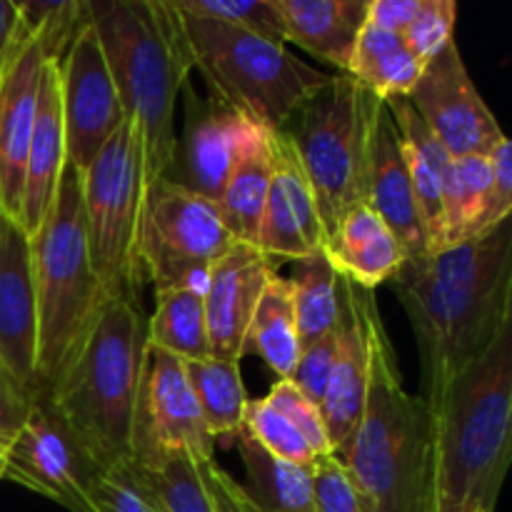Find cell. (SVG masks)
Here are the masks:
<instances>
[{"label": "cell", "mask_w": 512, "mask_h": 512, "mask_svg": "<svg viewBox=\"0 0 512 512\" xmlns=\"http://www.w3.org/2000/svg\"><path fill=\"white\" fill-rule=\"evenodd\" d=\"M35 313H38V390L50 393L83 348L108 295L95 278L85 235L80 173L65 163L53 208L30 235Z\"/></svg>", "instance_id": "8992f818"}, {"label": "cell", "mask_w": 512, "mask_h": 512, "mask_svg": "<svg viewBox=\"0 0 512 512\" xmlns=\"http://www.w3.org/2000/svg\"><path fill=\"white\" fill-rule=\"evenodd\" d=\"M265 400H268L283 418H288L290 423L298 428V433L303 435L305 443L313 448V453L318 455V458L335 453L333 445H330L320 408L310 403V400L300 393L298 385H295L293 380H278V383L270 388V393L265 395Z\"/></svg>", "instance_id": "f35d334b"}, {"label": "cell", "mask_w": 512, "mask_h": 512, "mask_svg": "<svg viewBox=\"0 0 512 512\" xmlns=\"http://www.w3.org/2000/svg\"><path fill=\"white\" fill-rule=\"evenodd\" d=\"M343 285V278H340ZM368 340H365L363 320L358 308L350 300L343 285V315L338 325V353H335L333 373H330L328 390L320 403L325 430L335 455L343 453L345 445L355 435L363 415L365 393H368Z\"/></svg>", "instance_id": "44dd1931"}, {"label": "cell", "mask_w": 512, "mask_h": 512, "mask_svg": "<svg viewBox=\"0 0 512 512\" xmlns=\"http://www.w3.org/2000/svg\"><path fill=\"white\" fill-rule=\"evenodd\" d=\"M313 490L318 512H363L358 490L335 453L313 463Z\"/></svg>", "instance_id": "ab89813d"}, {"label": "cell", "mask_w": 512, "mask_h": 512, "mask_svg": "<svg viewBox=\"0 0 512 512\" xmlns=\"http://www.w3.org/2000/svg\"><path fill=\"white\" fill-rule=\"evenodd\" d=\"M128 463L118 465L108 473H98V478L93 480L90 503L95 512H158L135 485Z\"/></svg>", "instance_id": "b9f144b4"}, {"label": "cell", "mask_w": 512, "mask_h": 512, "mask_svg": "<svg viewBox=\"0 0 512 512\" xmlns=\"http://www.w3.org/2000/svg\"><path fill=\"white\" fill-rule=\"evenodd\" d=\"M408 100L453 158L488 155L505 135L475 88L455 40L425 65Z\"/></svg>", "instance_id": "5bb4252c"}, {"label": "cell", "mask_w": 512, "mask_h": 512, "mask_svg": "<svg viewBox=\"0 0 512 512\" xmlns=\"http://www.w3.org/2000/svg\"><path fill=\"white\" fill-rule=\"evenodd\" d=\"M512 453V325L435 413V512H495Z\"/></svg>", "instance_id": "5b68a950"}, {"label": "cell", "mask_w": 512, "mask_h": 512, "mask_svg": "<svg viewBox=\"0 0 512 512\" xmlns=\"http://www.w3.org/2000/svg\"><path fill=\"white\" fill-rule=\"evenodd\" d=\"M248 353H258L278 380H293L300 358V335L295 320L293 285L278 268L263 285L253 323L248 330Z\"/></svg>", "instance_id": "4316f807"}, {"label": "cell", "mask_w": 512, "mask_h": 512, "mask_svg": "<svg viewBox=\"0 0 512 512\" xmlns=\"http://www.w3.org/2000/svg\"><path fill=\"white\" fill-rule=\"evenodd\" d=\"M288 280L293 285L300 348L335 333L340 325V315H343V285H340V275L330 265L328 255L318 253L295 263L293 275Z\"/></svg>", "instance_id": "4dcf8cb0"}, {"label": "cell", "mask_w": 512, "mask_h": 512, "mask_svg": "<svg viewBox=\"0 0 512 512\" xmlns=\"http://www.w3.org/2000/svg\"><path fill=\"white\" fill-rule=\"evenodd\" d=\"M205 288L175 285L155 290V310L148 318L145 345L183 363L210 358L208 328H205Z\"/></svg>", "instance_id": "83f0119b"}, {"label": "cell", "mask_w": 512, "mask_h": 512, "mask_svg": "<svg viewBox=\"0 0 512 512\" xmlns=\"http://www.w3.org/2000/svg\"><path fill=\"white\" fill-rule=\"evenodd\" d=\"M473 512H485V510H473Z\"/></svg>", "instance_id": "f907efd6"}, {"label": "cell", "mask_w": 512, "mask_h": 512, "mask_svg": "<svg viewBox=\"0 0 512 512\" xmlns=\"http://www.w3.org/2000/svg\"><path fill=\"white\" fill-rule=\"evenodd\" d=\"M183 130L175 138L173 163L165 178L218 203L253 123L215 98H200L185 83Z\"/></svg>", "instance_id": "9a60e30c"}, {"label": "cell", "mask_w": 512, "mask_h": 512, "mask_svg": "<svg viewBox=\"0 0 512 512\" xmlns=\"http://www.w3.org/2000/svg\"><path fill=\"white\" fill-rule=\"evenodd\" d=\"M365 203L383 218L400 240L405 250V263H413L428 255V235H425L423 215H420L418 198H415L413 183H410L408 168H405L403 150H400V135L385 108L375 138L373 168H370L368 200Z\"/></svg>", "instance_id": "ffe728a7"}, {"label": "cell", "mask_w": 512, "mask_h": 512, "mask_svg": "<svg viewBox=\"0 0 512 512\" xmlns=\"http://www.w3.org/2000/svg\"><path fill=\"white\" fill-rule=\"evenodd\" d=\"M238 245L218 203L160 178L143 193L138 258L155 290L205 288L210 268Z\"/></svg>", "instance_id": "30bf717a"}, {"label": "cell", "mask_w": 512, "mask_h": 512, "mask_svg": "<svg viewBox=\"0 0 512 512\" xmlns=\"http://www.w3.org/2000/svg\"><path fill=\"white\" fill-rule=\"evenodd\" d=\"M253 248H258V253L263 255L270 265L300 263V260H308L313 258V255H318L308 245L298 220H295L293 210L285 203L283 190L275 183V175L273 183H270L268 200H265L263 218H260L258 238H255Z\"/></svg>", "instance_id": "8d00e7d4"}, {"label": "cell", "mask_w": 512, "mask_h": 512, "mask_svg": "<svg viewBox=\"0 0 512 512\" xmlns=\"http://www.w3.org/2000/svg\"><path fill=\"white\" fill-rule=\"evenodd\" d=\"M423 68L425 65L408 50L403 35L375 28L365 20L345 75L358 80L385 103L390 98H408Z\"/></svg>", "instance_id": "f1b7e54d"}, {"label": "cell", "mask_w": 512, "mask_h": 512, "mask_svg": "<svg viewBox=\"0 0 512 512\" xmlns=\"http://www.w3.org/2000/svg\"><path fill=\"white\" fill-rule=\"evenodd\" d=\"M38 313H35L30 238L8 220L0 230V365L40 398Z\"/></svg>", "instance_id": "ac0fdd59"}, {"label": "cell", "mask_w": 512, "mask_h": 512, "mask_svg": "<svg viewBox=\"0 0 512 512\" xmlns=\"http://www.w3.org/2000/svg\"><path fill=\"white\" fill-rule=\"evenodd\" d=\"M183 365L208 433L213 440L223 435L235 438L243 430L245 405L250 400L240 375V363L208 358Z\"/></svg>", "instance_id": "1f68e13d"}, {"label": "cell", "mask_w": 512, "mask_h": 512, "mask_svg": "<svg viewBox=\"0 0 512 512\" xmlns=\"http://www.w3.org/2000/svg\"><path fill=\"white\" fill-rule=\"evenodd\" d=\"M393 285L418 340V398L435 418L450 385L512 325V220L405 263Z\"/></svg>", "instance_id": "6da1fadb"}, {"label": "cell", "mask_w": 512, "mask_h": 512, "mask_svg": "<svg viewBox=\"0 0 512 512\" xmlns=\"http://www.w3.org/2000/svg\"><path fill=\"white\" fill-rule=\"evenodd\" d=\"M198 473L210 498V505H213V512H260L255 500L245 490V485L233 480V475L220 468L215 458L198 463Z\"/></svg>", "instance_id": "7bdbcfd3"}, {"label": "cell", "mask_w": 512, "mask_h": 512, "mask_svg": "<svg viewBox=\"0 0 512 512\" xmlns=\"http://www.w3.org/2000/svg\"><path fill=\"white\" fill-rule=\"evenodd\" d=\"M98 470L88 463L68 430L60 425L43 398L3 453V475L70 512H95L90 488Z\"/></svg>", "instance_id": "4fadbf2b"}, {"label": "cell", "mask_w": 512, "mask_h": 512, "mask_svg": "<svg viewBox=\"0 0 512 512\" xmlns=\"http://www.w3.org/2000/svg\"><path fill=\"white\" fill-rule=\"evenodd\" d=\"M325 255L340 278H348L365 290L393 283L408 260L393 230L368 203L355 205L340 218Z\"/></svg>", "instance_id": "7402d4cb"}, {"label": "cell", "mask_w": 512, "mask_h": 512, "mask_svg": "<svg viewBox=\"0 0 512 512\" xmlns=\"http://www.w3.org/2000/svg\"><path fill=\"white\" fill-rule=\"evenodd\" d=\"M58 65V60H45L33 135H30L28 155H25L23 205H20L18 225L28 238L43 225L45 215L53 208L55 193H58L60 178L68 163Z\"/></svg>", "instance_id": "d6986e66"}, {"label": "cell", "mask_w": 512, "mask_h": 512, "mask_svg": "<svg viewBox=\"0 0 512 512\" xmlns=\"http://www.w3.org/2000/svg\"><path fill=\"white\" fill-rule=\"evenodd\" d=\"M243 430L258 443L260 450H265L270 458L280 460V463L313 468V463L318 460V455L305 443L298 428L288 418H283L265 398L248 400L243 415Z\"/></svg>", "instance_id": "d590c367"}, {"label": "cell", "mask_w": 512, "mask_h": 512, "mask_svg": "<svg viewBox=\"0 0 512 512\" xmlns=\"http://www.w3.org/2000/svg\"><path fill=\"white\" fill-rule=\"evenodd\" d=\"M270 183H273V130L255 125L218 200L220 213L238 243L255 245Z\"/></svg>", "instance_id": "d4e9b609"}, {"label": "cell", "mask_w": 512, "mask_h": 512, "mask_svg": "<svg viewBox=\"0 0 512 512\" xmlns=\"http://www.w3.org/2000/svg\"><path fill=\"white\" fill-rule=\"evenodd\" d=\"M145 340L148 318L140 293L113 295L100 308L70 368L43 398L98 473L130 460Z\"/></svg>", "instance_id": "277c9868"}, {"label": "cell", "mask_w": 512, "mask_h": 512, "mask_svg": "<svg viewBox=\"0 0 512 512\" xmlns=\"http://www.w3.org/2000/svg\"><path fill=\"white\" fill-rule=\"evenodd\" d=\"M180 25L190 65L205 80L210 98L263 128H283L333 80V73L313 68L285 45L260 35L190 15H180Z\"/></svg>", "instance_id": "ba28073f"}, {"label": "cell", "mask_w": 512, "mask_h": 512, "mask_svg": "<svg viewBox=\"0 0 512 512\" xmlns=\"http://www.w3.org/2000/svg\"><path fill=\"white\" fill-rule=\"evenodd\" d=\"M273 268L258 248L245 243H238L213 263L203 293L210 358L240 363L248 355L255 305Z\"/></svg>", "instance_id": "e0dca14e"}, {"label": "cell", "mask_w": 512, "mask_h": 512, "mask_svg": "<svg viewBox=\"0 0 512 512\" xmlns=\"http://www.w3.org/2000/svg\"><path fill=\"white\" fill-rule=\"evenodd\" d=\"M273 175L275 183L283 190L285 203L293 210L308 245L315 253L325 255V250H328V235H325L323 223H320L313 188H310L308 175H305L293 145H290V140L280 130H273Z\"/></svg>", "instance_id": "836d02e7"}, {"label": "cell", "mask_w": 512, "mask_h": 512, "mask_svg": "<svg viewBox=\"0 0 512 512\" xmlns=\"http://www.w3.org/2000/svg\"><path fill=\"white\" fill-rule=\"evenodd\" d=\"M60 70V105L65 125V155L83 173L110 135L125 123V110L110 75L98 33L85 20L70 40Z\"/></svg>", "instance_id": "7c38bea8"}, {"label": "cell", "mask_w": 512, "mask_h": 512, "mask_svg": "<svg viewBox=\"0 0 512 512\" xmlns=\"http://www.w3.org/2000/svg\"><path fill=\"white\" fill-rule=\"evenodd\" d=\"M385 108L398 128L405 168H408L420 215H423L425 235H428V255L440 253L443 250V193L455 158L430 133L408 98L385 100Z\"/></svg>", "instance_id": "cb8c5ba5"}, {"label": "cell", "mask_w": 512, "mask_h": 512, "mask_svg": "<svg viewBox=\"0 0 512 512\" xmlns=\"http://www.w3.org/2000/svg\"><path fill=\"white\" fill-rule=\"evenodd\" d=\"M170 5L180 15L213 20L285 45V30L273 0H170Z\"/></svg>", "instance_id": "e575fe53"}, {"label": "cell", "mask_w": 512, "mask_h": 512, "mask_svg": "<svg viewBox=\"0 0 512 512\" xmlns=\"http://www.w3.org/2000/svg\"><path fill=\"white\" fill-rule=\"evenodd\" d=\"M0 475H3V460H0Z\"/></svg>", "instance_id": "681fc988"}, {"label": "cell", "mask_w": 512, "mask_h": 512, "mask_svg": "<svg viewBox=\"0 0 512 512\" xmlns=\"http://www.w3.org/2000/svg\"><path fill=\"white\" fill-rule=\"evenodd\" d=\"M418 8L420 0H370L368 23L375 25V28L403 35V30L415 18Z\"/></svg>", "instance_id": "bcb514c9"}, {"label": "cell", "mask_w": 512, "mask_h": 512, "mask_svg": "<svg viewBox=\"0 0 512 512\" xmlns=\"http://www.w3.org/2000/svg\"><path fill=\"white\" fill-rule=\"evenodd\" d=\"M213 445L215 440L205 428L183 360L163 350L145 348L143 378L130 428V460L140 468H158L178 455L205 463L215 458Z\"/></svg>", "instance_id": "8fae6325"}, {"label": "cell", "mask_w": 512, "mask_h": 512, "mask_svg": "<svg viewBox=\"0 0 512 512\" xmlns=\"http://www.w3.org/2000/svg\"><path fill=\"white\" fill-rule=\"evenodd\" d=\"M383 113L378 95L338 73L280 128L308 175L328 240L340 218L368 200Z\"/></svg>", "instance_id": "52a82bcc"}, {"label": "cell", "mask_w": 512, "mask_h": 512, "mask_svg": "<svg viewBox=\"0 0 512 512\" xmlns=\"http://www.w3.org/2000/svg\"><path fill=\"white\" fill-rule=\"evenodd\" d=\"M35 403H38V398L0 365V460H3L5 448L13 443L18 430L28 420Z\"/></svg>", "instance_id": "ee69618b"}, {"label": "cell", "mask_w": 512, "mask_h": 512, "mask_svg": "<svg viewBox=\"0 0 512 512\" xmlns=\"http://www.w3.org/2000/svg\"><path fill=\"white\" fill-rule=\"evenodd\" d=\"M495 228L488 155L455 158L443 193V250L483 238Z\"/></svg>", "instance_id": "484cf974"}, {"label": "cell", "mask_w": 512, "mask_h": 512, "mask_svg": "<svg viewBox=\"0 0 512 512\" xmlns=\"http://www.w3.org/2000/svg\"><path fill=\"white\" fill-rule=\"evenodd\" d=\"M455 20H458L455 0H420L418 13L403 30L405 45L420 63L428 65L445 45L455 40Z\"/></svg>", "instance_id": "74e56055"}, {"label": "cell", "mask_w": 512, "mask_h": 512, "mask_svg": "<svg viewBox=\"0 0 512 512\" xmlns=\"http://www.w3.org/2000/svg\"><path fill=\"white\" fill-rule=\"evenodd\" d=\"M335 353H338V330L320 338L318 343L300 348L293 383L318 408L325 398V390H328V380L335 365Z\"/></svg>", "instance_id": "60d3db41"}, {"label": "cell", "mask_w": 512, "mask_h": 512, "mask_svg": "<svg viewBox=\"0 0 512 512\" xmlns=\"http://www.w3.org/2000/svg\"><path fill=\"white\" fill-rule=\"evenodd\" d=\"M490 183H493V220L505 223L512 215V145L508 135L495 143L488 153Z\"/></svg>", "instance_id": "f6af8a7d"}, {"label": "cell", "mask_w": 512, "mask_h": 512, "mask_svg": "<svg viewBox=\"0 0 512 512\" xmlns=\"http://www.w3.org/2000/svg\"><path fill=\"white\" fill-rule=\"evenodd\" d=\"M233 440L248 475L245 490L260 512H318L313 468H300L270 458L245 430H240Z\"/></svg>", "instance_id": "f546056e"}, {"label": "cell", "mask_w": 512, "mask_h": 512, "mask_svg": "<svg viewBox=\"0 0 512 512\" xmlns=\"http://www.w3.org/2000/svg\"><path fill=\"white\" fill-rule=\"evenodd\" d=\"M8 223V218H5V210H3V198H0V230H3V225Z\"/></svg>", "instance_id": "c3c4849f"}, {"label": "cell", "mask_w": 512, "mask_h": 512, "mask_svg": "<svg viewBox=\"0 0 512 512\" xmlns=\"http://www.w3.org/2000/svg\"><path fill=\"white\" fill-rule=\"evenodd\" d=\"M128 470L158 512H213L198 463L190 455H178L158 468H140L130 460Z\"/></svg>", "instance_id": "d6a6232c"}, {"label": "cell", "mask_w": 512, "mask_h": 512, "mask_svg": "<svg viewBox=\"0 0 512 512\" xmlns=\"http://www.w3.org/2000/svg\"><path fill=\"white\" fill-rule=\"evenodd\" d=\"M20 33V13L18 3L13 0H0V75H3L8 55L13 50L15 38Z\"/></svg>", "instance_id": "7dc6e473"}, {"label": "cell", "mask_w": 512, "mask_h": 512, "mask_svg": "<svg viewBox=\"0 0 512 512\" xmlns=\"http://www.w3.org/2000/svg\"><path fill=\"white\" fill-rule=\"evenodd\" d=\"M88 20L103 45L125 120L138 135L148 190L173 163L175 108L193 73L180 15L170 0H90Z\"/></svg>", "instance_id": "3957f363"}, {"label": "cell", "mask_w": 512, "mask_h": 512, "mask_svg": "<svg viewBox=\"0 0 512 512\" xmlns=\"http://www.w3.org/2000/svg\"><path fill=\"white\" fill-rule=\"evenodd\" d=\"M45 60H55L40 33L20 20V33L0 75V198L5 218L18 223L23 205L25 155L38 110Z\"/></svg>", "instance_id": "2e32d148"}, {"label": "cell", "mask_w": 512, "mask_h": 512, "mask_svg": "<svg viewBox=\"0 0 512 512\" xmlns=\"http://www.w3.org/2000/svg\"><path fill=\"white\" fill-rule=\"evenodd\" d=\"M85 235L95 278L108 298L140 293L143 268L138 258L143 165L133 125L125 120L93 163L80 173Z\"/></svg>", "instance_id": "9c48e42d"}, {"label": "cell", "mask_w": 512, "mask_h": 512, "mask_svg": "<svg viewBox=\"0 0 512 512\" xmlns=\"http://www.w3.org/2000/svg\"><path fill=\"white\" fill-rule=\"evenodd\" d=\"M368 340V393L355 435L338 453L363 512H435V418L403 385L373 290L343 278Z\"/></svg>", "instance_id": "7a4b0ae2"}, {"label": "cell", "mask_w": 512, "mask_h": 512, "mask_svg": "<svg viewBox=\"0 0 512 512\" xmlns=\"http://www.w3.org/2000/svg\"><path fill=\"white\" fill-rule=\"evenodd\" d=\"M285 30L295 43L340 75L348 73L355 43L368 20L370 0H273Z\"/></svg>", "instance_id": "603a6c76"}]
</instances>
